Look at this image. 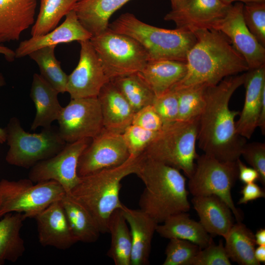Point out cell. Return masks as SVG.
Segmentation results:
<instances>
[{"instance_id":"cell-9","label":"cell","mask_w":265,"mask_h":265,"mask_svg":"<svg viewBox=\"0 0 265 265\" xmlns=\"http://www.w3.org/2000/svg\"><path fill=\"white\" fill-rule=\"evenodd\" d=\"M58 182L36 183L29 179L0 181V218L5 214L20 212L27 218H34L52 203L60 200L66 193Z\"/></svg>"},{"instance_id":"cell-36","label":"cell","mask_w":265,"mask_h":265,"mask_svg":"<svg viewBox=\"0 0 265 265\" xmlns=\"http://www.w3.org/2000/svg\"><path fill=\"white\" fill-rule=\"evenodd\" d=\"M201 248L186 240L179 238L169 239L165 251L163 265H190Z\"/></svg>"},{"instance_id":"cell-42","label":"cell","mask_w":265,"mask_h":265,"mask_svg":"<svg viewBox=\"0 0 265 265\" xmlns=\"http://www.w3.org/2000/svg\"><path fill=\"white\" fill-rule=\"evenodd\" d=\"M132 124L155 132H159L164 127L161 118L152 105L145 106L136 111Z\"/></svg>"},{"instance_id":"cell-13","label":"cell","mask_w":265,"mask_h":265,"mask_svg":"<svg viewBox=\"0 0 265 265\" xmlns=\"http://www.w3.org/2000/svg\"><path fill=\"white\" fill-rule=\"evenodd\" d=\"M122 134L104 129L91 139L80 155L77 166L80 177L121 165L130 157Z\"/></svg>"},{"instance_id":"cell-49","label":"cell","mask_w":265,"mask_h":265,"mask_svg":"<svg viewBox=\"0 0 265 265\" xmlns=\"http://www.w3.org/2000/svg\"><path fill=\"white\" fill-rule=\"evenodd\" d=\"M224 3L227 4H232L233 2H241L245 3L252 1H265V0H222Z\"/></svg>"},{"instance_id":"cell-7","label":"cell","mask_w":265,"mask_h":265,"mask_svg":"<svg viewBox=\"0 0 265 265\" xmlns=\"http://www.w3.org/2000/svg\"><path fill=\"white\" fill-rule=\"evenodd\" d=\"M9 148L5 157L9 164L28 168L52 157L66 145L58 128L51 126L38 133L24 131L19 120L12 117L5 128Z\"/></svg>"},{"instance_id":"cell-33","label":"cell","mask_w":265,"mask_h":265,"mask_svg":"<svg viewBox=\"0 0 265 265\" xmlns=\"http://www.w3.org/2000/svg\"><path fill=\"white\" fill-rule=\"evenodd\" d=\"M56 46L43 47L28 54L38 65L41 76L59 93L66 92L67 75L62 69L60 63L55 57Z\"/></svg>"},{"instance_id":"cell-29","label":"cell","mask_w":265,"mask_h":265,"mask_svg":"<svg viewBox=\"0 0 265 265\" xmlns=\"http://www.w3.org/2000/svg\"><path fill=\"white\" fill-rule=\"evenodd\" d=\"M0 220V265L5 261L16 262L25 251L24 241L20 236L23 222L22 213L5 214Z\"/></svg>"},{"instance_id":"cell-28","label":"cell","mask_w":265,"mask_h":265,"mask_svg":"<svg viewBox=\"0 0 265 265\" xmlns=\"http://www.w3.org/2000/svg\"><path fill=\"white\" fill-rule=\"evenodd\" d=\"M72 232L78 241L93 243L101 234L95 220L87 210L69 193L60 200Z\"/></svg>"},{"instance_id":"cell-6","label":"cell","mask_w":265,"mask_h":265,"mask_svg":"<svg viewBox=\"0 0 265 265\" xmlns=\"http://www.w3.org/2000/svg\"><path fill=\"white\" fill-rule=\"evenodd\" d=\"M198 119L177 121L164 126L142 154L182 171L189 178L199 156L196 151Z\"/></svg>"},{"instance_id":"cell-37","label":"cell","mask_w":265,"mask_h":265,"mask_svg":"<svg viewBox=\"0 0 265 265\" xmlns=\"http://www.w3.org/2000/svg\"><path fill=\"white\" fill-rule=\"evenodd\" d=\"M242 16L249 31L265 47V1L243 3Z\"/></svg>"},{"instance_id":"cell-10","label":"cell","mask_w":265,"mask_h":265,"mask_svg":"<svg viewBox=\"0 0 265 265\" xmlns=\"http://www.w3.org/2000/svg\"><path fill=\"white\" fill-rule=\"evenodd\" d=\"M188 179V189L193 196L213 195L219 197L230 207L237 221H241V213L231 195L232 188L238 179L237 161H222L203 154L197 158L193 173Z\"/></svg>"},{"instance_id":"cell-4","label":"cell","mask_w":265,"mask_h":265,"mask_svg":"<svg viewBox=\"0 0 265 265\" xmlns=\"http://www.w3.org/2000/svg\"><path fill=\"white\" fill-rule=\"evenodd\" d=\"M140 157L131 156L120 165L80 177L79 183L68 192L87 210L101 233H108L111 215L122 208L121 182L126 176L135 173Z\"/></svg>"},{"instance_id":"cell-8","label":"cell","mask_w":265,"mask_h":265,"mask_svg":"<svg viewBox=\"0 0 265 265\" xmlns=\"http://www.w3.org/2000/svg\"><path fill=\"white\" fill-rule=\"evenodd\" d=\"M90 41L111 80L140 72L149 61L144 49L131 37L108 27Z\"/></svg>"},{"instance_id":"cell-21","label":"cell","mask_w":265,"mask_h":265,"mask_svg":"<svg viewBox=\"0 0 265 265\" xmlns=\"http://www.w3.org/2000/svg\"><path fill=\"white\" fill-rule=\"evenodd\" d=\"M37 0H0V44L19 40L32 26Z\"/></svg>"},{"instance_id":"cell-47","label":"cell","mask_w":265,"mask_h":265,"mask_svg":"<svg viewBox=\"0 0 265 265\" xmlns=\"http://www.w3.org/2000/svg\"><path fill=\"white\" fill-rule=\"evenodd\" d=\"M254 236L256 245H265V229L264 228L258 230Z\"/></svg>"},{"instance_id":"cell-24","label":"cell","mask_w":265,"mask_h":265,"mask_svg":"<svg viewBox=\"0 0 265 265\" xmlns=\"http://www.w3.org/2000/svg\"><path fill=\"white\" fill-rule=\"evenodd\" d=\"M59 92L40 74L33 76L30 96L36 108V114L30 129L49 127L57 120L62 107L58 100Z\"/></svg>"},{"instance_id":"cell-39","label":"cell","mask_w":265,"mask_h":265,"mask_svg":"<svg viewBox=\"0 0 265 265\" xmlns=\"http://www.w3.org/2000/svg\"><path fill=\"white\" fill-rule=\"evenodd\" d=\"M152 105L161 118L164 127L177 121L178 101L173 89L161 95L156 96Z\"/></svg>"},{"instance_id":"cell-46","label":"cell","mask_w":265,"mask_h":265,"mask_svg":"<svg viewBox=\"0 0 265 265\" xmlns=\"http://www.w3.org/2000/svg\"><path fill=\"white\" fill-rule=\"evenodd\" d=\"M0 54L3 55L8 61H12L16 58L15 52L5 46H0Z\"/></svg>"},{"instance_id":"cell-18","label":"cell","mask_w":265,"mask_h":265,"mask_svg":"<svg viewBox=\"0 0 265 265\" xmlns=\"http://www.w3.org/2000/svg\"><path fill=\"white\" fill-rule=\"evenodd\" d=\"M34 218L39 241L42 246L65 250L78 242L70 229L60 200L52 203Z\"/></svg>"},{"instance_id":"cell-41","label":"cell","mask_w":265,"mask_h":265,"mask_svg":"<svg viewBox=\"0 0 265 265\" xmlns=\"http://www.w3.org/2000/svg\"><path fill=\"white\" fill-rule=\"evenodd\" d=\"M246 162L259 175V181L265 185V144L262 142H253L244 145L241 151Z\"/></svg>"},{"instance_id":"cell-43","label":"cell","mask_w":265,"mask_h":265,"mask_svg":"<svg viewBox=\"0 0 265 265\" xmlns=\"http://www.w3.org/2000/svg\"><path fill=\"white\" fill-rule=\"evenodd\" d=\"M240 193L242 196L239 199L238 204H245L249 202L265 197V191L255 182L245 184L242 187Z\"/></svg>"},{"instance_id":"cell-34","label":"cell","mask_w":265,"mask_h":265,"mask_svg":"<svg viewBox=\"0 0 265 265\" xmlns=\"http://www.w3.org/2000/svg\"><path fill=\"white\" fill-rule=\"evenodd\" d=\"M111 80L135 112L153 104L156 96L139 73L118 77Z\"/></svg>"},{"instance_id":"cell-5","label":"cell","mask_w":265,"mask_h":265,"mask_svg":"<svg viewBox=\"0 0 265 265\" xmlns=\"http://www.w3.org/2000/svg\"><path fill=\"white\" fill-rule=\"evenodd\" d=\"M108 27L137 41L146 52L149 60L186 62L187 54L196 41L194 33L190 30L154 26L141 21L130 13L120 15L109 24Z\"/></svg>"},{"instance_id":"cell-31","label":"cell","mask_w":265,"mask_h":265,"mask_svg":"<svg viewBox=\"0 0 265 265\" xmlns=\"http://www.w3.org/2000/svg\"><path fill=\"white\" fill-rule=\"evenodd\" d=\"M111 244L107 255L116 265H131L132 241L129 225L120 209L111 215L108 225Z\"/></svg>"},{"instance_id":"cell-50","label":"cell","mask_w":265,"mask_h":265,"mask_svg":"<svg viewBox=\"0 0 265 265\" xmlns=\"http://www.w3.org/2000/svg\"><path fill=\"white\" fill-rule=\"evenodd\" d=\"M180 0H170L171 6L175 5Z\"/></svg>"},{"instance_id":"cell-35","label":"cell","mask_w":265,"mask_h":265,"mask_svg":"<svg viewBox=\"0 0 265 265\" xmlns=\"http://www.w3.org/2000/svg\"><path fill=\"white\" fill-rule=\"evenodd\" d=\"M208 85L195 84L173 87L178 101L179 121L199 119L206 105L205 92Z\"/></svg>"},{"instance_id":"cell-12","label":"cell","mask_w":265,"mask_h":265,"mask_svg":"<svg viewBox=\"0 0 265 265\" xmlns=\"http://www.w3.org/2000/svg\"><path fill=\"white\" fill-rule=\"evenodd\" d=\"M92 138L67 143L57 154L31 167L28 179L33 183L53 180L69 192L80 182L77 166L80 157Z\"/></svg>"},{"instance_id":"cell-2","label":"cell","mask_w":265,"mask_h":265,"mask_svg":"<svg viewBox=\"0 0 265 265\" xmlns=\"http://www.w3.org/2000/svg\"><path fill=\"white\" fill-rule=\"evenodd\" d=\"M192 32L196 41L187 54V72L174 87L214 85L227 77L249 70L244 58L220 31L200 29Z\"/></svg>"},{"instance_id":"cell-38","label":"cell","mask_w":265,"mask_h":265,"mask_svg":"<svg viewBox=\"0 0 265 265\" xmlns=\"http://www.w3.org/2000/svg\"><path fill=\"white\" fill-rule=\"evenodd\" d=\"M159 132L146 130L131 124L122 133V135L131 156L141 155Z\"/></svg>"},{"instance_id":"cell-25","label":"cell","mask_w":265,"mask_h":265,"mask_svg":"<svg viewBox=\"0 0 265 265\" xmlns=\"http://www.w3.org/2000/svg\"><path fill=\"white\" fill-rule=\"evenodd\" d=\"M186 72V62L163 59L149 60L139 74L155 96H159L170 90Z\"/></svg>"},{"instance_id":"cell-14","label":"cell","mask_w":265,"mask_h":265,"mask_svg":"<svg viewBox=\"0 0 265 265\" xmlns=\"http://www.w3.org/2000/svg\"><path fill=\"white\" fill-rule=\"evenodd\" d=\"M243 3L236 2L213 29L224 34L246 61L249 70L265 65V48L247 27L242 16Z\"/></svg>"},{"instance_id":"cell-15","label":"cell","mask_w":265,"mask_h":265,"mask_svg":"<svg viewBox=\"0 0 265 265\" xmlns=\"http://www.w3.org/2000/svg\"><path fill=\"white\" fill-rule=\"evenodd\" d=\"M79 43V61L68 76L66 92L71 99L97 97L102 87L110 80L106 75L90 40Z\"/></svg>"},{"instance_id":"cell-16","label":"cell","mask_w":265,"mask_h":265,"mask_svg":"<svg viewBox=\"0 0 265 265\" xmlns=\"http://www.w3.org/2000/svg\"><path fill=\"white\" fill-rule=\"evenodd\" d=\"M232 4L222 0H180L171 6L164 19L173 22L177 28L191 31L213 29Z\"/></svg>"},{"instance_id":"cell-22","label":"cell","mask_w":265,"mask_h":265,"mask_svg":"<svg viewBox=\"0 0 265 265\" xmlns=\"http://www.w3.org/2000/svg\"><path fill=\"white\" fill-rule=\"evenodd\" d=\"M97 98L104 129L122 134L132 124L135 113L130 104L111 80L102 87Z\"/></svg>"},{"instance_id":"cell-17","label":"cell","mask_w":265,"mask_h":265,"mask_svg":"<svg viewBox=\"0 0 265 265\" xmlns=\"http://www.w3.org/2000/svg\"><path fill=\"white\" fill-rule=\"evenodd\" d=\"M243 84L244 102L236 127L240 136L250 139L257 128L260 109L265 100V65L246 72Z\"/></svg>"},{"instance_id":"cell-44","label":"cell","mask_w":265,"mask_h":265,"mask_svg":"<svg viewBox=\"0 0 265 265\" xmlns=\"http://www.w3.org/2000/svg\"><path fill=\"white\" fill-rule=\"evenodd\" d=\"M238 168V178L244 184L259 181L258 172L252 167L245 165L239 159L237 160Z\"/></svg>"},{"instance_id":"cell-27","label":"cell","mask_w":265,"mask_h":265,"mask_svg":"<svg viewBox=\"0 0 265 265\" xmlns=\"http://www.w3.org/2000/svg\"><path fill=\"white\" fill-rule=\"evenodd\" d=\"M161 223L157 225L156 232L163 238L186 240L201 249L213 241L201 223L190 218L186 212L172 215Z\"/></svg>"},{"instance_id":"cell-1","label":"cell","mask_w":265,"mask_h":265,"mask_svg":"<svg viewBox=\"0 0 265 265\" xmlns=\"http://www.w3.org/2000/svg\"><path fill=\"white\" fill-rule=\"evenodd\" d=\"M245 73L227 77L206 88V105L198 119V146L204 154L222 161L239 158L246 139L237 132L235 118L239 112L230 109L236 90L243 84Z\"/></svg>"},{"instance_id":"cell-32","label":"cell","mask_w":265,"mask_h":265,"mask_svg":"<svg viewBox=\"0 0 265 265\" xmlns=\"http://www.w3.org/2000/svg\"><path fill=\"white\" fill-rule=\"evenodd\" d=\"M79 0H40L39 11L31 27V36L43 35L53 29Z\"/></svg>"},{"instance_id":"cell-30","label":"cell","mask_w":265,"mask_h":265,"mask_svg":"<svg viewBox=\"0 0 265 265\" xmlns=\"http://www.w3.org/2000/svg\"><path fill=\"white\" fill-rule=\"evenodd\" d=\"M224 238V247L230 260L241 265L261 264L254 256V235L241 221L234 224Z\"/></svg>"},{"instance_id":"cell-45","label":"cell","mask_w":265,"mask_h":265,"mask_svg":"<svg viewBox=\"0 0 265 265\" xmlns=\"http://www.w3.org/2000/svg\"><path fill=\"white\" fill-rule=\"evenodd\" d=\"M254 256L256 260L259 263H265V245H258L255 247Z\"/></svg>"},{"instance_id":"cell-48","label":"cell","mask_w":265,"mask_h":265,"mask_svg":"<svg viewBox=\"0 0 265 265\" xmlns=\"http://www.w3.org/2000/svg\"><path fill=\"white\" fill-rule=\"evenodd\" d=\"M5 80L1 73L0 72V87L5 85ZM6 140V133L5 128H0V145Z\"/></svg>"},{"instance_id":"cell-19","label":"cell","mask_w":265,"mask_h":265,"mask_svg":"<svg viewBox=\"0 0 265 265\" xmlns=\"http://www.w3.org/2000/svg\"><path fill=\"white\" fill-rule=\"evenodd\" d=\"M92 34L86 29L79 20L74 10L66 16L64 21L48 33L37 36L20 42L15 51V57L21 58L28 55L39 49L73 41L79 42L89 40Z\"/></svg>"},{"instance_id":"cell-23","label":"cell","mask_w":265,"mask_h":265,"mask_svg":"<svg viewBox=\"0 0 265 265\" xmlns=\"http://www.w3.org/2000/svg\"><path fill=\"white\" fill-rule=\"evenodd\" d=\"M191 203L206 232L211 236L224 238L234 224L233 212L227 204L213 195L193 196Z\"/></svg>"},{"instance_id":"cell-3","label":"cell","mask_w":265,"mask_h":265,"mask_svg":"<svg viewBox=\"0 0 265 265\" xmlns=\"http://www.w3.org/2000/svg\"><path fill=\"white\" fill-rule=\"evenodd\" d=\"M134 174L145 186L139 209L158 224L189 210L186 178L179 170L142 154Z\"/></svg>"},{"instance_id":"cell-40","label":"cell","mask_w":265,"mask_h":265,"mask_svg":"<svg viewBox=\"0 0 265 265\" xmlns=\"http://www.w3.org/2000/svg\"><path fill=\"white\" fill-rule=\"evenodd\" d=\"M222 240L218 244L212 241L201 249L191 262L190 265H231Z\"/></svg>"},{"instance_id":"cell-11","label":"cell","mask_w":265,"mask_h":265,"mask_svg":"<svg viewBox=\"0 0 265 265\" xmlns=\"http://www.w3.org/2000/svg\"><path fill=\"white\" fill-rule=\"evenodd\" d=\"M57 121L60 134L67 143L93 138L104 129L97 97L71 99Z\"/></svg>"},{"instance_id":"cell-20","label":"cell","mask_w":265,"mask_h":265,"mask_svg":"<svg viewBox=\"0 0 265 265\" xmlns=\"http://www.w3.org/2000/svg\"><path fill=\"white\" fill-rule=\"evenodd\" d=\"M120 210L132 237L131 265H149L152 241L159 224L140 209H132L123 204Z\"/></svg>"},{"instance_id":"cell-26","label":"cell","mask_w":265,"mask_h":265,"mask_svg":"<svg viewBox=\"0 0 265 265\" xmlns=\"http://www.w3.org/2000/svg\"><path fill=\"white\" fill-rule=\"evenodd\" d=\"M131 0H80L73 10L82 26L92 36L108 27L113 13Z\"/></svg>"}]
</instances>
